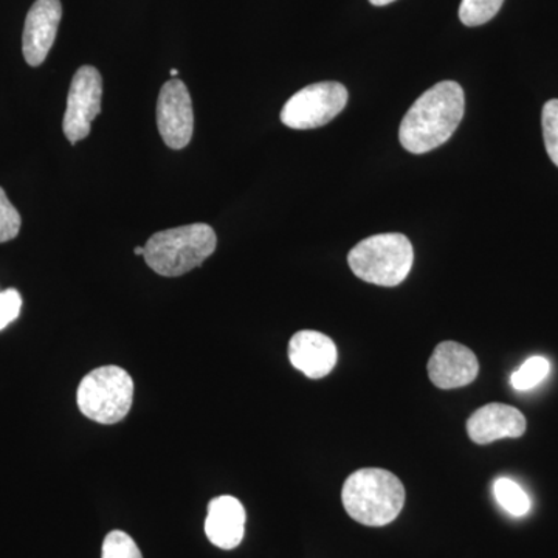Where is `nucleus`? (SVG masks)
I'll return each mask as SVG.
<instances>
[{
	"label": "nucleus",
	"instance_id": "9d476101",
	"mask_svg": "<svg viewBox=\"0 0 558 558\" xmlns=\"http://www.w3.org/2000/svg\"><path fill=\"white\" fill-rule=\"evenodd\" d=\"M62 17L60 0H36L25 20L22 51L25 61L38 68L46 61L47 54L57 39Z\"/></svg>",
	"mask_w": 558,
	"mask_h": 558
},
{
	"label": "nucleus",
	"instance_id": "a211bd4d",
	"mask_svg": "<svg viewBox=\"0 0 558 558\" xmlns=\"http://www.w3.org/2000/svg\"><path fill=\"white\" fill-rule=\"evenodd\" d=\"M542 128L546 153L558 168V100H549L543 106Z\"/></svg>",
	"mask_w": 558,
	"mask_h": 558
},
{
	"label": "nucleus",
	"instance_id": "7ed1b4c3",
	"mask_svg": "<svg viewBox=\"0 0 558 558\" xmlns=\"http://www.w3.org/2000/svg\"><path fill=\"white\" fill-rule=\"evenodd\" d=\"M216 245L218 238L211 227L191 223L153 234L143 258L161 277H182L201 267L215 253Z\"/></svg>",
	"mask_w": 558,
	"mask_h": 558
},
{
	"label": "nucleus",
	"instance_id": "f257e3e1",
	"mask_svg": "<svg viewBox=\"0 0 558 558\" xmlns=\"http://www.w3.org/2000/svg\"><path fill=\"white\" fill-rule=\"evenodd\" d=\"M464 90L454 81L429 87L400 124L399 138L411 154H425L449 142L464 117Z\"/></svg>",
	"mask_w": 558,
	"mask_h": 558
},
{
	"label": "nucleus",
	"instance_id": "f3484780",
	"mask_svg": "<svg viewBox=\"0 0 558 558\" xmlns=\"http://www.w3.org/2000/svg\"><path fill=\"white\" fill-rule=\"evenodd\" d=\"M101 558H143V556L131 535L123 531H112L102 542Z\"/></svg>",
	"mask_w": 558,
	"mask_h": 558
},
{
	"label": "nucleus",
	"instance_id": "dca6fc26",
	"mask_svg": "<svg viewBox=\"0 0 558 558\" xmlns=\"http://www.w3.org/2000/svg\"><path fill=\"white\" fill-rule=\"evenodd\" d=\"M550 365L545 357H531L510 377V384L519 391L537 387L548 377Z\"/></svg>",
	"mask_w": 558,
	"mask_h": 558
},
{
	"label": "nucleus",
	"instance_id": "2eb2a0df",
	"mask_svg": "<svg viewBox=\"0 0 558 558\" xmlns=\"http://www.w3.org/2000/svg\"><path fill=\"white\" fill-rule=\"evenodd\" d=\"M505 0H462L459 20L468 27H480L497 16Z\"/></svg>",
	"mask_w": 558,
	"mask_h": 558
},
{
	"label": "nucleus",
	"instance_id": "20e7f679",
	"mask_svg": "<svg viewBox=\"0 0 558 558\" xmlns=\"http://www.w3.org/2000/svg\"><path fill=\"white\" fill-rule=\"evenodd\" d=\"M413 260V245L405 234L400 233L366 238L348 255L349 267L355 277L384 288H395L405 281Z\"/></svg>",
	"mask_w": 558,
	"mask_h": 558
},
{
	"label": "nucleus",
	"instance_id": "5701e85b",
	"mask_svg": "<svg viewBox=\"0 0 558 558\" xmlns=\"http://www.w3.org/2000/svg\"><path fill=\"white\" fill-rule=\"evenodd\" d=\"M178 73H179L178 70H175V69L171 70V76H178Z\"/></svg>",
	"mask_w": 558,
	"mask_h": 558
},
{
	"label": "nucleus",
	"instance_id": "4468645a",
	"mask_svg": "<svg viewBox=\"0 0 558 558\" xmlns=\"http://www.w3.org/2000/svg\"><path fill=\"white\" fill-rule=\"evenodd\" d=\"M494 492L498 505L510 515L524 517L531 510V499L515 481L499 478L495 481Z\"/></svg>",
	"mask_w": 558,
	"mask_h": 558
},
{
	"label": "nucleus",
	"instance_id": "9b49d317",
	"mask_svg": "<svg viewBox=\"0 0 558 558\" xmlns=\"http://www.w3.org/2000/svg\"><path fill=\"white\" fill-rule=\"evenodd\" d=\"M524 414L515 407L488 403L481 407L468 421L469 438L480 446L506 438H521L526 432Z\"/></svg>",
	"mask_w": 558,
	"mask_h": 558
},
{
	"label": "nucleus",
	"instance_id": "6e6552de",
	"mask_svg": "<svg viewBox=\"0 0 558 558\" xmlns=\"http://www.w3.org/2000/svg\"><path fill=\"white\" fill-rule=\"evenodd\" d=\"M157 126L170 148L183 149L190 145L194 132L193 101L182 81L171 80L161 87L157 101Z\"/></svg>",
	"mask_w": 558,
	"mask_h": 558
},
{
	"label": "nucleus",
	"instance_id": "423d86ee",
	"mask_svg": "<svg viewBox=\"0 0 558 558\" xmlns=\"http://www.w3.org/2000/svg\"><path fill=\"white\" fill-rule=\"evenodd\" d=\"M347 105L348 90L343 84L333 81L311 84L286 102L281 121L292 130H317L336 119Z\"/></svg>",
	"mask_w": 558,
	"mask_h": 558
},
{
	"label": "nucleus",
	"instance_id": "f8f14e48",
	"mask_svg": "<svg viewBox=\"0 0 558 558\" xmlns=\"http://www.w3.org/2000/svg\"><path fill=\"white\" fill-rule=\"evenodd\" d=\"M337 357L336 343L317 330H300L290 339V363L310 379H323L332 373Z\"/></svg>",
	"mask_w": 558,
	"mask_h": 558
},
{
	"label": "nucleus",
	"instance_id": "0eeeda50",
	"mask_svg": "<svg viewBox=\"0 0 558 558\" xmlns=\"http://www.w3.org/2000/svg\"><path fill=\"white\" fill-rule=\"evenodd\" d=\"M102 80L92 65H83L70 84L62 130L72 145L90 134L92 121L101 112Z\"/></svg>",
	"mask_w": 558,
	"mask_h": 558
},
{
	"label": "nucleus",
	"instance_id": "412c9836",
	"mask_svg": "<svg viewBox=\"0 0 558 558\" xmlns=\"http://www.w3.org/2000/svg\"><path fill=\"white\" fill-rule=\"evenodd\" d=\"M369 2L376 7H385L389 5V3L396 2V0H369Z\"/></svg>",
	"mask_w": 558,
	"mask_h": 558
},
{
	"label": "nucleus",
	"instance_id": "aec40b11",
	"mask_svg": "<svg viewBox=\"0 0 558 558\" xmlns=\"http://www.w3.org/2000/svg\"><path fill=\"white\" fill-rule=\"evenodd\" d=\"M21 307L22 296L16 289L0 292V330L5 329L10 323L20 317Z\"/></svg>",
	"mask_w": 558,
	"mask_h": 558
},
{
	"label": "nucleus",
	"instance_id": "39448f33",
	"mask_svg": "<svg viewBox=\"0 0 558 558\" xmlns=\"http://www.w3.org/2000/svg\"><path fill=\"white\" fill-rule=\"evenodd\" d=\"M134 400V380L120 366H101L81 380L76 402L84 416L112 425L128 416Z\"/></svg>",
	"mask_w": 558,
	"mask_h": 558
},
{
	"label": "nucleus",
	"instance_id": "ddd939ff",
	"mask_svg": "<svg viewBox=\"0 0 558 558\" xmlns=\"http://www.w3.org/2000/svg\"><path fill=\"white\" fill-rule=\"evenodd\" d=\"M245 521H247V513L240 499L222 495L209 501L205 534L218 548L234 549L244 539Z\"/></svg>",
	"mask_w": 558,
	"mask_h": 558
},
{
	"label": "nucleus",
	"instance_id": "f03ea898",
	"mask_svg": "<svg viewBox=\"0 0 558 558\" xmlns=\"http://www.w3.org/2000/svg\"><path fill=\"white\" fill-rule=\"evenodd\" d=\"M341 501L348 515L357 523L387 526L405 506V487L388 470L362 469L344 481Z\"/></svg>",
	"mask_w": 558,
	"mask_h": 558
},
{
	"label": "nucleus",
	"instance_id": "6ab92c4d",
	"mask_svg": "<svg viewBox=\"0 0 558 558\" xmlns=\"http://www.w3.org/2000/svg\"><path fill=\"white\" fill-rule=\"evenodd\" d=\"M21 215L0 189V244L14 240L21 230Z\"/></svg>",
	"mask_w": 558,
	"mask_h": 558
},
{
	"label": "nucleus",
	"instance_id": "1a4fd4ad",
	"mask_svg": "<svg viewBox=\"0 0 558 558\" xmlns=\"http://www.w3.org/2000/svg\"><path fill=\"white\" fill-rule=\"evenodd\" d=\"M480 363L475 352L457 341L438 344L428 360L429 380L440 389L468 387L478 377Z\"/></svg>",
	"mask_w": 558,
	"mask_h": 558
},
{
	"label": "nucleus",
	"instance_id": "4be33fe9",
	"mask_svg": "<svg viewBox=\"0 0 558 558\" xmlns=\"http://www.w3.org/2000/svg\"><path fill=\"white\" fill-rule=\"evenodd\" d=\"M134 253L137 256H145V247H135Z\"/></svg>",
	"mask_w": 558,
	"mask_h": 558
}]
</instances>
